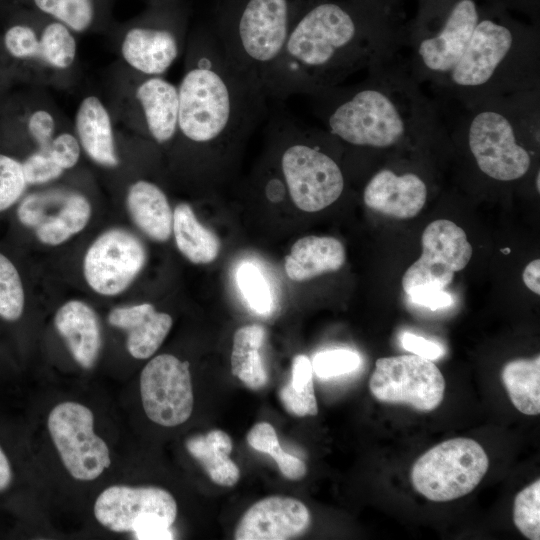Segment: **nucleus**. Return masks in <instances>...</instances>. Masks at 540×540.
I'll list each match as a JSON object with an SVG mask.
<instances>
[{"label":"nucleus","instance_id":"nucleus-1","mask_svg":"<svg viewBox=\"0 0 540 540\" xmlns=\"http://www.w3.org/2000/svg\"><path fill=\"white\" fill-rule=\"evenodd\" d=\"M445 3L406 30L403 60L423 88L462 108L538 91L532 31L483 13L477 0Z\"/></svg>","mask_w":540,"mask_h":540},{"label":"nucleus","instance_id":"nucleus-2","mask_svg":"<svg viewBox=\"0 0 540 540\" xmlns=\"http://www.w3.org/2000/svg\"><path fill=\"white\" fill-rule=\"evenodd\" d=\"M406 30L334 1L309 7L291 26L266 84L268 98L311 96L400 54Z\"/></svg>","mask_w":540,"mask_h":540},{"label":"nucleus","instance_id":"nucleus-3","mask_svg":"<svg viewBox=\"0 0 540 540\" xmlns=\"http://www.w3.org/2000/svg\"><path fill=\"white\" fill-rule=\"evenodd\" d=\"M309 97L325 131L351 147L389 149L444 125L438 105L401 55L372 67L358 82Z\"/></svg>","mask_w":540,"mask_h":540},{"label":"nucleus","instance_id":"nucleus-4","mask_svg":"<svg viewBox=\"0 0 540 540\" xmlns=\"http://www.w3.org/2000/svg\"><path fill=\"white\" fill-rule=\"evenodd\" d=\"M460 124L479 170L489 178L509 182L531 167L530 152L520 143V130L538 122V92L464 108Z\"/></svg>","mask_w":540,"mask_h":540},{"label":"nucleus","instance_id":"nucleus-5","mask_svg":"<svg viewBox=\"0 0 540 540\" xmlns=\"http://www.w3.org/2000/svg\"><path fill=\"white\" fill-rule=\"evenodd\" d=\"M294 19L288 0H245L234 22L213 35L227 60L265 91Z\"/></svg>","mask_w":540,"mask_h":540},{"label":"nucleus","instance_id":"nucleus-6","mask_svg":"<svg viewBox=\"0 0 540 540\" xmlns=\"http://www.w3.org/2000/svg\"><path fill=\"white\" fill-rule=\"evenodd\" d=\"M290 140L280 155L282 183L297 208L318 212L342 195L344 174L336 160L305 140L301 124L282 116Z\"/></svg>","mask_w":540,"mask_h":540},{"label":"nucleus","instance_id":"nucleus-7","mask_svg":"<svg viewBox=\"0 0 540 540\" xmlns=\"http://www.w3.org/2000/svg\"><path fill=\"white\" fill-rule=\"evenodd\" d=\"M488 466V456L478 442L454 438L424 453L413 465L411 480L415 490L427 499L446 502L473 491Z\"/></svg>","mask_w":540,"mask_h":540},{"label":"nucleus","instance_id":"nucleus-8","mask_svg":"<svg viewBox=\"0 0 540 540\" xmlns=\"http://www.w3.org/2000/svg\"><path fill=\"white\" fill-rule=\"evenodd\" d=\"M94 515L109 530L133 532L136 539H173L170 528L177 516V504L159 487L116 485L98 496Z\"/></svg>","mask_w":540,"mask_h":540},{"label":"nucleus","instance_id":"nucleus-9","mask_svg":"<svg viewBox=\"0 0 540 540\" xmlns=\"http://www.w3.org/2000/svg\"><path fill=\"white\" fill-rule=\"evenodd\" d=\"M369 388L380 402L408 404L430 412L443 400L445 379L431 360L415 354L399 355L376 361Z\"/></svg>","mask_w":540,"mask_h":540},{"label":"nucleus","instance_id":"nucleus-10","mask_svg":"<svg viewBox=\"0 0 540 540\" xmlns=\"http://www.w3.org/2000/svg\"><path fill=\"white\" fill-rule=\"evenodd\" d=\"M47 423L60 458L73 478L91 481L110 466L108 446L95 434L89 408L71 401L60 403L51 410Z\"/></svg>","mask_w":540,"mask_h":540},{"label":"nucleus","instance_id":"nucleus-11","mask_svg":"<svg viewBox=\"0 0 540 540\" xmlns=\"http://www.w3.org/2000/svg\"><path fill=\"white\" fill-rule=\"evenodd\" d=\"M140 394L151 421L165 427L183 424L194 403L189 363L170 354L154 357L141 372Z\"/></svg>","mask_w":540,"mask_h":540},{"label":"nucleus","instance_id":"nucleus-12","mask_svg":"<svg viewBox=\"0 0 540 540\" xmlns=\"http://www.w3.org/2000/svg\"><path fill=\"white\" fill-rule=\"evenodd\" d=\"M143 243L131 232L114 228L103 232L88 248L83 273L92 290L104 296L123 292L146 262Z\"/></svg>","mask_w":540,"mask_h":540},{"label":"nucleus","instance_id":"nucleus-13","mask_svg":"<svg viewBox=\"0 0 540 540\" xmlns=\"http://www.w3.org/2000/svg\"><path fill=\"white\" fill-rule=\"evenodd\" d=\"M471 257L472 246L464 230L450 220H435L423 231L422 255L404 273L403 290L422 285L444 289Z\"/></svg>","mask_w":540,"mask_h":540},{"label":"nucleus","instance_id":"nucleus-14","mask_svg":"<svg viewBox=\"0 0 540 540\" xmlns=\"http://www.w3.org/2000/svg\"><path fill=\"white\" fill-rule=\"evenodd\" d=\"M17 217L40 242L56 246L85 228L91 217L87 198L76 192L47 191L25 197Z\"/></svg>","mask_w":540,"mask_h":540},{"label":"nucleus","instance_id":"nucleus-15","mask_svg":"<svg viewBox=\"0 0 540 540\" xmlns=\"http://www.w3.org/2000/svg\"><path fill=\"white\" fill-rule=\"evenodd\" d=\"M310 523V512L301 501L286 496H270L254 503L243 514L234 539H291L303 534Z\"/></svg>","mask_w":540,"mask_h":540},{"label":"nucleus","instance_id":"nucleus-16","mask_svg":"<svg viewBox=\"0 0 540 540\" xmlns=\"http://www.w3.org/2000/svg\"><path fill=\"white\" fill-rule=\"evenodd\" d=\"M427 191L425 181L418 174H397L383 168L375 172L365 185L363 200L373 211L397 219H408L422 210Z\"/></svg>","mask_w":540,"mask_h":540},{"label":"nucleus","instance_id":"nucleus-17","mask_svg":"<svg viewBox=\"0 0 540 540\" xmlns=\"http://www.w3.org/2000/svg\"><path fill=\"white\" fill-rule=\"evenodd\" d=\"M121 52L135 70L147 76H160L177 59L180 43L171 28L135 26L126 32Z\"/></svg>","mask_w":540,"mask_h":540},{"label":"nucleus","instance_id":"nucleus-18","mask_svg":"<svg viewBox=\"0 0 540 540\" xmlns=\"http://www.w3.org/2000/svg\"><path fill=\"white\" fill-rule=\"evenodd\" d=\"M108 322L127 332V349L136 359L151 357L161 346L172 327V317L157 312L150 303L117 307L108 315Z\"/></svg>","mask_w":540,"mask_h":540},{"label":"nucleus","instance_id":"nucleus-19","mask_svg":"<svg viewBox=\"0 0 540 540\" xmlns=\"http://www.w3.org/2000/svg\"><path fill=\"white\" fill-rule=\"evenodd\" d=\"M54 323L79 365L86 369L93 367L102 343L95 311L82 301L70 300L58 309Z\"/></svg>","mask_w":540,"mask_h":540},{"label":"nucleus","instance_id":"nucleus-20","mask_svg":"<svg viewBox=\"0 0 540 540\" xmlns=\"http://www.w3.org/2000/svg\"><path fill=\"white\" fill-rule=\"evenodd\" d=\"M145 124L155 142L175 138L178 124V88L160 76H148L136 89Z\"/></svg>","mask_w":540,"mask_h":540},{"label":"nucleus","instance_id":"nucleus-21","mask_svg":"<svg viewBox=\"0 0 540 540\" xmlns=\"http://www.w3.org/2000/svg\"><path fill=\"white\" fill-rule=\"evenodd\" d=\"M343 244L334 237L305 236L298 239L285 257L287 276L296 282L338 271L345 263Z\"/></svg>","mask_w":540,"mask_h":540},{"label":"nucleus","instance_id":"nucleus-22","mask_svg":"<svg viewBox=\"0 0 540 540\" xmlns=\"http://www.w3.org/2000/svg\"><path fill=\"white\" fill-rule=\"evenodd\" d=\"M127 208L135 225L150 239L164 242L170 238L173 213L165 193L156 184L145 180L132 184Z\"/></svg>","mask_w":540,"mask_h":540},{"label":"nucleus","instance_id":"nucleus-23","mask_svg":"<svg viewBox=\"0 0 540 540\" xmlns=\"http://www.w3.org/2000/svg\"><path fill=\"white\" fill-rule=\"evenodd\" d=\"M76 130L91 159L107 167L118 164L110 117L97 97L89 96L82 100L76 114Z\"/></svg>","mask_w":540,"mask_h":540},{"label":"nucleus","instance_id":"nucleus-24","mask_svg":"<svg viewBox=\"0 0 540 540\" xmlns=\"http://www.w3.org/2000/svg\"><path fill=\"white\" fill-rule=\"evenodd\" d=\"M186 448L214 483L231 487L238 482L240 470L230 458L232 440L226 432L215 429L192 436L186 441Z\"/></svg>","mask_w":540,"mask_h":540},{"label":"nucleus","instance_id":"nucleus-25","mask_svg":"<svg viewBox=\"0 0 540 540\" xmlns=\"http://www.w3.org/2000/svg\"><path fill=\"white\" fill-rule=\"evenodd\" d=\"M266 330L261 325H246L236 330L231 352V371L244 385L259 390L267 384L268 372L261 355Z\"/></svg>","mask_w":540,"mask_h":540},{"label":"nucleus","instance_id":"nucleus-26","mask_svg":"<svg viewBox=\"0 0 540 540\" xmlns=\"http://www.w3.org/2000/svg\"><path fill=\"white\" fill-rule=\"evenodd\" d=\"M172 231L177 248L190 262L209 264L217 258L218 237L198 221L190 205L180 203L175 207Z\"/></svg>","mask_w":540,"mask_h":540},{"label":"nucleus","instance_id":"nucleus-27","mask_svg":"<svg viewBox=\"0 0 540 540\" xmlns=\"http://www.w3.org/2000/svg\"><path fill=\"white\" fill-rule=\"evenodd\" d=\"M501 378L511 402L525 415L540 413V357L517 359L502 369Z\"/></svg>","mask_w":540,"mask_h":540},{"label":"nucleus","instance_id":"nucleus-28","mask_svg":"<svg viewBox=\"0 0 540 540\" xmlns=\"http://www.w3.org/2000/svg\"><path fill=\"white\" fill-rule=\"evenodd\" d=\"M246 439L253 449L271 455L287 479L299 480L306 475L307 467L304 461L281 448L276 431L270 423L255 424L249 430Z\"/></svg>","mask_w":540,"mask_h":540},{"label":"nucleus","instance_id":"nucleus-29","mask_svg":"<svg viewBox=\"0 0 540 540\" xmlns=\"http://www.w3.org/2000/svg\"><path fill=\"white\" fill-rule=\"evenodd\" d=\"M33 3L43 14L77 32L92 26L99 6L97 0H33Z\"/></svg>","mask_w":540,"mask_h":540},{"label":"nucleus","instance_id":"nucleus-30","mask_svg":"<svg viewBox=\"0 0 540 540\" xmlns=\"http://www.w3.org/2000/svg\"><path fill=\"white\" fill-rule=\"evenodd\" d=\"M40 40V57L55 68H68L76 55V41L70 29L55 20L43 27Z\"/></svg>","mask_w":540,"mask_h":540},{"label":"nucleus","instance_id":"nucleus-31","mask_svg":"<svg viewBox=\"0 0 540 540\" xmlns=\"http://www.w3.org/2000/svg\"><path fill=\"white\" fill-rule=\"evenodd\" d=\"M236 282L250 308L258 314L268 315L273 310L270 286L261 270L250 262L242 263L236 272Z\"/></svg>","mask_w":540,"mask_h":540},{"label":"nucleus","instance_id":"nucleus-32","mask_svg":"<svg viewBox=\"0 0 540 540\" xmlns=\"http://www.w3.org/2000/svg\"><path fill=\"white\" fill-rule=\"evenodd\" d=\"M25 296L20 275L14 264L0 253V317L18 320L24 309Z\"/></svg>","mask_w":540,"mask_h":540},{"label":"nucleus","instance_id":"nucleus-33","mask_svg":"<svg viewBox=\"0 0 540 540\" xmlns=\"http://www.w3.org/2000/svg\"><path fill=\"white\" fill-rule=\"evenodd\" d=\"M513 520L528 539H540V480L521 490L514 500Z\"/></svg>","mask_w":540,"mask_h":540},{"label":"nucleus","instance_id":"nucleus-34","mask_svg":"<svg viewBox=\"0 0 540 540\" xmlns=\"http://www.w3.org/2000/svg\"><path fill=\"white\" fill-rule=\"evenodd\" d=\"M311 363L313 372L319 378L330 379L357 370L361 357L349 349H331L317 353Z\"/></svg>","mask_w":540,"mask_h":540},{"label":"nucleus","instance_id":"nucleus-35","mask_svg":"<svg viewBox=\"0 0 540 540\" xmlns=\"http://www.w3.org/2000/svg\"><path fill=\"white\" fill-rule=\"evenodd\" d=\"M26 185L22 163L0 154V211L8 209L19 200Z\"/></svg>","mask_w":540,"mask_h":540},{"label":"nucleus","instance_id":"nucleus-36","mask_svg":"<svg viewBox=\"0 0 540 540\" xmlns=\"http://www.w3.org/2000/svg\"><path fill=\"white\" fill-rule=\"evenodd\" d=\"M4 45L15 58L40 57V40L35 30L28 25L11 26L4 35Z\"/></svg>","mask_w":540,"mask_h":540},{"label":"nucleus","instance_id":"nucleus-37","mask_svg":"<svg viewBox=\"0 0 540 540\" xmlns=\"http://www.w3.org/2000/svg\"><path fill=\"white\" fill-rule=\"evenodd\" d=\"M22 168L27 184H43L58 178L63 172L49 153L44 151L29 156L22 163Z\"/></svg>","mask_w":540,"mask_h":540},{"label":"nucleus","instance_id":"nucleus-38","mask_svg":"<svg viewBox=\"0 0 540 540\" xmlns=\"http://www.w3.org/2000/svg\"><path fill=\"white\" fill-rule=\"evenodd\" d=\"M279 398L288 413L298 417L315 416L318 406L314 390L296 392L289 384L279 391Z\"/></svg>","mask_w":540,"mask_h":540},{"label":"nucleus","instance_id":"nucleus-39","mask_svg":"<svg viewBox=\"0 0 540 540\" xmlns=\"http://www.w3.org/2000/svg\"><path fill=\"white\" fill-rule=\"evenodd\" d=\"M48 153L53 161L63 170L76 165L80 157V144L69 133H62L52 139Z\"/></svg>","mask_w":540,"mask_h":540},{"label":"nucleus","instance_id":"nucleus-40","mask_svg":"<svg viewBox=\"0 0 540 540\" xmlns=\"http://www.w3.org/2000/svg\"><path fill=\"white\" fill-rule=\"evenodd\" d=\"M406 294L413 303L431 310L448 307L453 302L451 295L444 289L431 285L416 286L407 291Z\"/></svg>","mask_w":540,"mask_h":540},{"label":"nucleus","instance_id":"nucleus-41","mask_svg":"<svg viewBox=\"0 0 540 540\" xmlns=\"http://www.w3.org/2000/svg\"><path fill=\"white\" fill-rule=\"evenodd\" d=\"M54 118L45 110H37L28 120V130L41 150L48 152L54 133Z\"/></svg>","mask_w":540,"mask_h":540},{"label":"nucleus","instance_id":"nucleus-42","mask_svg":"<svg viewBox=\"0 0 540 540\" xmlns=\"http://www.w3.org/2000/svg\"><path fill=\"white\" fill-rule=\"evenodd\" d=\"M401 345L405 350L431 361L442 357L445 353L441 344L410 332H405L401 336Z\"/></svg>","mask_w":540,"mask_h":540},{"label":"nucleus","instance_id":"nucleus-43","mask_svg":"<svg viewBox=\"0 0 540 540\" xmlns=\"http://www.w3.org/2000/svg\"><path fill=\"white\" fill-rule=\"evenodd\" d=\"M313 369L310 359L303 354L294 357L292 363V379L288 383L296 392L314 390Z\"/></svg>","mask_w":540,"mask_h":540},{"label":"nucleus","instance_id":"nucleus-44","mask_svg":"<svg viewBox=\"0 0 540 540\" xmlns=\"http://www.w3.org/2000/svg\"><path fill=\"white\" fill-rule=\"evenodd\" d=\"M14 473L10 458L0 444V494L11 488Z\"/></svg>","mask_w":540,"mask_h":540},{"label":"nucleus","instance_id":"nucleus-45","mask_svg":"<svg viewBox=\"0 0 540 540\" xmlns=\"http://www.w3.org/2000/svg\"><path fill=\"white\" fill-rule=\"evenodd\" d=\"M540 260L531 261L524 269L522 278L525 285L534 293L540 294Z\"/></svg>","mask_w":540,"mask_h":540},{"label":"nucleus","instance_id":"nucleus-46","mask_svg":"<svg viewBox=\"0 0 540 540\" xmlns=\"http://www.w3.org/2000/svg\"><path fill=\"white\" fill-rule=\"evenodd\" d=\"M501 251L506 253V254H508L510 252V250L508 248L507 249H502Z\"/></svg>","mask_w":540,"mask_h":540}]
</instances>
